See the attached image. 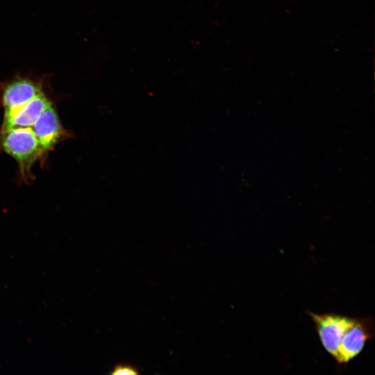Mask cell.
I'll return each mask as SVG.
<instances>
[{
	"mask_svg": "<svg viewBox=\"0 0 375 375\" xmlns=\"http://www.w3.org/2000/svg\"><path fill=\"white\" fill-rule=\"evenodd\" d=\"M0 144L19 165L22 175L43 151L31 127H14L1 131Z\"/></svg>",
	"mask_w": 375,
	"mask_h": 375,
	"instance_id": "cell-1",
	"label": "cell"
},
{
	"mask_svg": "<svg viewBox=\"0 0 375 375\" xmlns=\"http://www.w3.org/2000/svg\"><path fill=\"white\" fill-rule=\"evenodd\" d=\"M112 374L115 375H121V374H128V375H135L138 374L137 369L134 367L128 365H116L112 372Z\"/></svg>",
	"mask_w": 375,
	"mask_h": 375,
	"instance_id": "cell-7",
	"label": "cell"
},
{
	"mask_svg": "<svg viewBox=\"0 0 375 375\" xmlns=\"http://www.w3.org/2000/svg\"><path fill=\"white\" fill-rule=\"evenodd\" d=\"M373 324L371 317L353 318L334 358L338 364H347L361 353L366 342L374 336Z\"/></svg>",
	"mask_w": 375,
	"mask_h": 375,
	"instance_id": "cell-3",
	"label": "cell"
},
{
	"mask_svg": "<svg viewBox=\"0 0 375 375\" xmlns=\"http://www.w3.org/2000/svg\"><path fill=\"white\" fill-rule=\"evenodd\" d=\"M41 92V86L28 78H19L9 82L4 86L1 95L5 110L3 118L11 116Z\"/></svg>",
	"mask_w": 375,
	"mask_h": 375,
	"instance_id": "cell-4",
	"label": "cell"
},
{
	"mask_svg": "<svg viewBox=\"0 0 375 375\" xmlns=\"http://www.w3.org/2000/svg\"><path fill=\"white\" fill-rule=\"evenodd\" d=\"M51 101L41 92L8 117L3 118L1 131L14 127H31Z\"/></svg>",
	"mask_w": 375,
	"mask_h": 375,
	"instance_id": "cell-6",
	"label": "cell"
},
{
	"mask_svg": "<svg viewBox=\"0 0 375 375\" xmlns=\"http://www.w3.org/2000/svg\"><path fill=\"white\" fill-rule=\"evenodd\" d=\"M314 322L320 342L333 358H335L340 342L353 317L338 314L308 312Z\"/></svg>",
	"mask_w": 375,
	"mask_h": 375,
	"instance_id": "cell-2",
	"label": "cell"
},
{
	"mask_svg": "<svg viewBox=\"0 0 375 375\" xmlns=\"http://www.w3.org/2000/svg\"><path fill=\"white\" fill-rule=\"evenodd\" d=\"M31 128L43 151L51 149L64 135V130L52 103L40 113Z\"/></svg>",
	"mask_w": 375,
	"mask_h": 375,
	"instance_id": "cell-5",
	"label": "cell"
}]
</instances>
